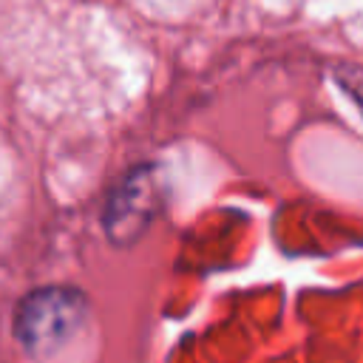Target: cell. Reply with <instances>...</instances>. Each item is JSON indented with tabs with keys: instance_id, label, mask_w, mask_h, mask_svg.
Instances as JSON below:
<instances>
[{
	"instance_id": "cell-1",
	"label": "cell",
	"mask_w": 363,
	"mask_h": 363,
	"mask_svg": "<svg viewBox=\"0 0 363 363\" xmlns=\"http://www.w3.org/2000/svg\"><path fill=\"white\" fill-rule=\"evenodd\" d=\"M88 320V301L77 289L51 286L31 292L17 312V335L28 349H45L71 337Z\"/></svg>"
},
{
	"instance_id": "cell-2",
	"label": "cell",
	"mask_w": 363,
	"mask_h": 363,
	"mask_svg": "<svg viewBox=\"0 0 363 363\" xmlns=\"http://www.w3.org/2000/svg\"><path fill=\"white\" fill-rule=\"evenodd\" d=\"M145 173L139 170L125 179L108 201L105 227L113 241H133L153 218V182Z\"/></svg>"
},
{
	"instance_id": "cell-3",
	"label": "cell",
	"mask_w": 363,
	"mask_h": 363,
	"mask_svg": "<svg viewBox=\"0 0 363 363\" xmlns=\"http://www.w3.org/2000/svg\"><path fill=\"white\" fill-rule=\"evenodd\" d=\"M337 79L349 88V94L360 102L363 108V68H346V71H337Z\"/></svg>"
}]
</instances>
